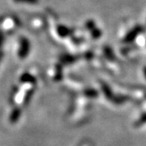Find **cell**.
<instances>
[{
    "mask_svg": "<svg viewBox=\"0 0 146 146\" xmlns=\"http://www.w3.org/2000/svg\"><path fill=\"white\" fill-rule=\"evenodd\" d=\"M17 3H36L38 0H15Z\"/></svg>",
    "mask_w": 146,
    "mask_h": 146,
    "instance_id": "3",
    "label": "cell"
},
{
    "mask_svg": "<svg viewBox=\"0 0 146 146\" xmlns=\"http://www.w3.org/2000/svg\"><path fill=\"white\" fill-rule=\"evenodd\" d=\"M29 42L25 38H22L21 41V48L19 50V55L21 58H25L29 52Z\"/></svg>",
    "mask_w": 146,
    "mask_h": 146,
    "instance_id": "1",
    "label": "cell"
},
{
    "mask_svg": "<svg viewBox=\"0 0 146 146\" xmlns=\"http://www.w3.org/2000/svg\"><path fill=\"white\" fill-rule=\"evenodd\" d=\"M146 123V114L143 115V116H141V119L136 123V126H140L141 124H143V123Z\"/></svg>",
    "mask_w": 146,
    "mask_h": 146,
    "instance_id": "2",
    "label": "cell"
}]
</instances>
